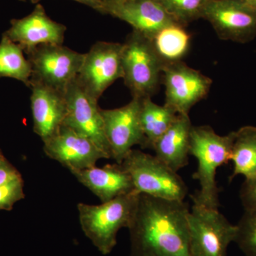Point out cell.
I'll list each match as a JSON object with an SVG mask.
<instances>
[{
  "mask_svg": "<svg viewBox=\"0 0 256 256\" xmlns=\"http://www.w3.org/2000/svg\"><path fill=\"white\" fill-rule=\"evenodd\" d=\"M186 202L140 194L129 256H192Z\"/></svg>",
  "mask_w": 256,
  "mask_h": 256,
  "instance_id": "6da1fadb",
  "label": "cell"
},
{
  "mask_svg": "<svg viewBox=\"0 0 256 256\" xmlns=\"http://www.w3.org/2000/svg\"><path fill=\"white\" fill-rule=\"evenodd\" d=\"M236 131L225 136L216 134L208 126H193L190 140V156L198 162V168L193 175L200 182V192L192 196L194 204L218 210L220 190L217 185V170L228 164Z\"/></svg>",
  "mask_w": 256,
  "mask_h": 256,
  "instance_id": "7a4b0ae2",
  "label": "cell"
},
{
  "mask_svg": "<svg viewBox=\"0 0 256 256\" xmlns=\"http://www.w3.org/2000/svg\"><path fill=\"white\" fill-rule=\"evenodd\" d=\"M139 196V194L134 191L100 205L78 204L82 232L102 255L112 252L117 245L120 230L129 228L132 224Z\"/></svg>",
  "mask_w": 256,
  "mask_h": 256,
  "instance_id": "3957f363",
  "label": "cell"
},
{
  "mask_svg": "<svg viewBox=\"0 0 256 256\" xmlns=\"http://www.w3.org/2000/svg\"><path fill=\"white\" fill-rule=\"evenodd\" d=\"M122 79L132 98L144 99L156 95L166 63L150 40L132 30L122 44Z\"/></svg>",
  "mask_w": 256,
  "mask_h": 256,
  "instance_id": "277c9868",
  "label": "cell"
},
{
  "mask_svg": "<svg viewBox=\"0 0 256 256\" xmlns=\"http://www.w3.org/2000/svg\"><path fill=\"white\" fill-rule=\"evenodd\" d=\"M121 166L130 175L139 194L178 202L188 196V188L182 178L156 156L132 150Z\"/></svg>",
  "mask_w": 256,
  "mask_h": 256,
  "instance_id": "5b68a950",
  "label": "cell"
},
{
  "mask_svg": "<svg viewBox=\"0 0 256 256\" xmlns=\"http://www.w3.org/2000/svg\"><path fill=\"white\" fill-rule=\"evenodd\" d=\"M25 54L32 66L31 85L40 84L64 94L78 76L85 58V54L64 45H40Z\"/></svg>",
  "mask_w": 256,
  "mask_h": 256,
  "instance_id": "8992f818",
  "label": "cell"
},
{
  "mask_svg": "<svg viewBox=\"0 0 256 256\" xmlns=\"http://www.w3.org/2000/svg\"><path fill=\"white\" fill-rule=\"evenodd\" d=\"M192 256H227L235 240L236 226L218 210L195 204L188 215Z\"/></svg>",
  "mask_w": 256,
  "mask_h": 256,
  "instance_id": "52a82bcc",
  "label": "cell"
},
{
  "mask_svg": "<svg viewBox=\"0 0 256 256\" xmlns=\"http://www.w3.org/2000/svg\"><path fill=\"white\" fill-rule=\"evenodd\" d=\"M122 53V44L98 42L85 54L76 80L96 100L116 80L124 78Z\"/></svg>",
  "mask_w": 256,
  "mask_h": 256,
  "instance_id": "ba28073f",
  "label": "cell"
},
{
  "mask_svg": "<svg viewBox=\"0 0 256 256\" xmlns=\"http://www.w3.org/2000/svg\"><path fill=\"white\" fill-rule=\"evenodd\" d=\"M162 82L164 106L181 114H188L194 106L206 98L213 84L212 79L182 60L165 64Z\"/></svg>",
  "mask_w": 256,
  "mask_h": 256,
  "instance_id": "9c48e42d",
  "label": "cell"
},
{
  "mask_svg": "<svg viewBox=\"0 0 256 256\" xmlns=\"http://www.w3.org/2000/svg\"><path fill=\"white\" fill-rule=\"evenodd\" d=\"M66 100L67 111L64 126L90 140L108 159L112 158L98 100L89 96L76 78L67 89Z\"/></svg>",
  "mask_w": 256,
  "mask_h": 256,
  "instance_id": "30bf717a",
  "label": "cell"
},
{
  "mask_svg": "<svg viewBox=\"0 0 256 256\" xmlns=\"http://www.w3.org/2000/svg\"><path fill=\"white\" fill-rule=\"evenodd\" d=\"M142 99L132 98L124 107L102 110L106 138L110 146L112 158L121 164L134 146L146 149V140L141 127Z\"/></svg>",
  "mask_w": 256,
  "mask_h": 256,
  "instance_id": "8fae6325",
  "label": "cell"
},
{
  "mask_svg": "<svg viewBox=\"0 0 256 256\" xmlns=\"http://www.w3.org/2000/svg\"><path fill=\"white\" fill-rule=\"evenodd\" d=\"M203 18L224 41L247 44L256 38V11L244 0H213Z\"/></svg>",
  "mask_w": 256,
  "mask_h": 256,
  "instance_id": "7c38bea8",
  "label": "cell"
},
{
  "mask_svg": "<svg viewBox=\"0 0 256 256\" xmlns=\"http://www.w3.org/2000/svg\"><path fill=\"white\" fill-rule=\"evenodd\" d=\"M44 144L46 156L70 172L94 168L99 160H108L92 141L64 124L55 136Z\"/></svg>",
  "mask_w": 256,
  "mask_h": 256,
  "instance_id": "4fadbf2b",
  "label": "cell"
},
{
  "mask_svg": "<svg viewBox=\"0 0 256 256\" xmlns=\"http://www.w3.org/2000/svg\"><path fill=\"white\" fill-rule=\"evenodd\" d=\"M66 30L65 25L48 16L40 3L28 16L12 20L11 28L4 34L26 54L40 45H63Z\"/></svg>",
  "mask_w": 256,
  "mask_h": 256,
  "instance_id": "5bb4252c",
  "label": "cell"
},
{
  "mask_svg": "<svg viewBox=\"0 0 256 256\" xmlns=\"http://www.w3.org/2000/svg\"><path fill=\"white\" fill-rule=\"evenodd\" d=\"M30 88L34 132L45 142L63 126L67 111L66 94L40 84H32Z\"/></svg>",
  "mask_w": 256,
  "mask_h": 256,
  "instance_id": "9a60e30c",
  "label": "cell"
},
{
  "mask_svg": "<svg viewBox=\"0 0 256 256\" xmlns=\"http://www.w3.org/2000/svg\"><path fill=\"white\" fill-rule=\"evenodd\" d=\"M107 15L128 23L151 41L164 28L178 24L156 0H130L111 8Z\"/></svg>",
  "mask_w": 256,
  "mask_h": 256,
  "instance_id": "2e32d148",
  "label": "cell"
},
{
  "mask_svg": "<svg viewBox=\"0 0 256 256\" xmlns=\"http://www.w3.org/2000/svg\"><path fill=\"white\" fill-rule=\"evenodd\" d=\"M102 203L134 191L132 178L121 164H107L72 172Z\"/></svg>",
  "mask_w": 256,
  "mask_h": 256,
  "instance_id": "e0dca14e",
  "label": "cell"
},
{
  "mask_svg": "<svg viewBox=\"0 0 256 256\" xmlns=\"http://www.w3.org/2000/svg\"><path fill=\"white\" fill-rule=\"evenodd\" d=\"M192 128L188 114H178L153 148L156 158L176 172L188 165Z\"/></svg>",
  "mask_w": 256,
  "mask_h": 256,
  "instance_id": "ac0fdd59",
  "label": "cell"
},
{
  "mask_svg": "<svg viewBox=\"0 0 256 256\" xmlns=\"http://www.w3.org/2000/svg\"><path fill=\"white\" fill-rule=\"evenodd\" d=\"M178 116L168 106L156 105L152 98L142 99L140 118L146 140V149L153 150L158 140L171 127Z\"/></svg>",
  "mask_w": 256,
  "mask_h": 256,
  "instance_id": "d6986e66",
  "label": "cell"
},
{
  "mask_svg": "<svg viewBox=\"0 0 256 256\" xmlns=\"http://www.w3.org/2000/svg\"><path fill=\"white\" fill-rule=\"evenodd\" d=\"M230 161L234 171L229 182L238 175L250 178L256 176V127L244 126L236 131Z\"/></svg>",
  "mask_w": 256,
  "mask_h": 256,
  "instance_id": "ffe728a7",
  "label": "cell"
},
{
  "mask_svg": "<svg viewBox=\"0 0 256 256\" xmlns=\"http://www.w3.org/2000/svg\"><path fill=\"white\" fill-rule=\"evenodd\" d=\"M32 66L22 48L4 34L0 42V78H10L31 86Z\"/></svg>",
  "mask_w": 256,
  "mask_h": 256,
  "instance_id": "44dd1931",
  "label": "cell"
},
{
  "mask_svg": "<svg viewBox=\"0 0 256 256\" xmlns=\"http://www.w3.org/2000/svg\"><path fill=\"white\" fill-rule=\"evenodd\" d=\"M152 42L165 63L180 62L190 50L191 35L186 28L175 24L163 30Z\"/></svg>",
  "mask_w": 256,
  "mask_h": 256,
  "instance_id": "7402d4cb",
  "label": "cell"
},
{
  "mask_svg": "<svg viewBox=\"0 0 256 256\" xmlns=\"http://www.w3.org/2000/svg\"><path fill=\"white\" fill-rule=\"evenodd\" d=\"M163 9L178 24L184 28L203 18L208 5L213 0H156Z\"/></svg>",
  "mask_w": 256,
  "mask_h": 256,
  "instance_id": "603a6c76",
  "label": "cell"
},
{
  "mask_svg": "<svg viewBox=\"0 0 256 256\" xmlns=\"http://www.w3.org/2000/svg\"><path fill=\"white\" fill-rule=\"evenodd\" d=\"M236 226L234 242L246 256H256V213L245 212Z\"/></svg>",
  "mask_w": 256,
  "mask_h": 256,
  "instance_id": "cb8c5ba5",
  "label": "cell"
},
{
  "mask_svg": "<svg viewBox=\"0 0 256 256\" xmlns=\"http://www.w3.org/2000/svg\"><path fill=\"white\" fill-rule=\"evenodd\" d=\"M23 178L0 186V210L10 212L15 204L25 198Z\"/></svg>",
  "mask_w": 256,
  "mask_h": 256,
  "instance_id": "d4e9b609",
  "label": "cell"
},
{
  "mask_svg": "<svg viewBox=\"0 0 256 256\" xmlns=\"http://www.w3.org/2000/svg\"><path fill=\"white\" fill-rule=\"evenodd\" d=\"M240 198L246 212L256 213V176L246 178L242 184Z\"/></svg>",
  "mask_w": 256,
  "mask_h": 256,
  "instance_id": "484cf974",
  "label": "cell"
},
{
  "mask_svg": "<svg viewBox=\"0 0 256 256\" xmlns=\"http://www.w3.org/2000/svg\"><path fill=\"white\" fill-rule=\"evenodd\" d=\"M22 178L20 172L6 158L0 160V186Z\"/></svg>",
  "mask_w": 256,
  "mask_h": 256,
  "instance_id": "4316f807",
  "label": "cell"
},
{
  "mask_svg": "<svg viewBox=\"0 0 256 256\" xmlns=\"http://www.w3.org/2000/svg\"><path fill=\"white\" fill-rule=\"evenodd\" d=\"M42 1V0H31V2L32 4L36 5L40 4ZM72 1L86 5L100 14H104V5H102L101 0H72Z\"/></svg>",
  "mask_w": 256,
  "mask_h": 256,
  "instance_id": "83f0119b",
  "label": "cell"
},
{
  "mask_svg": "<svg viewBox=\"0 0 256 256\" xmlns=\"http://www.w3.org/2000/svg\"><path fill=\"white\" fill-rule=\"evenodd\" d=\"M101 1H102V5H104V14L107 15L108 12L111 8H114V6L130 1V0H101Z\"/></svg>",
  "mask_w": 256,
  "mask_h": 256,
  "instance_id": "f1b7e54d",
  "label": "cell"
},
{
  "mask_svg": "<svg viewBox=\"0 0 256 256\" xmlns=\"http://www.w3.org/2000/svg\"><path fill=\"white\" fill-rule=\"evenodd\" d=\"M244 1L256 11V0H244Z\"/></svg>",
  "mask_w": 256,
  "mask_h": 256,
  "instance_id": "f546056e",
  "label": "cell"
},
{
  "mask_svg": "<svg viewBox=\"0 0 256 256\" xmlns=\"http://www.w3.org/2000/svg\"><path fill=\"white\" fill-rule=\"evenodd\" d=\"M3 158H4V154H3V153L0 150V160L2 159Z\"/></svg>",
  "mask_w": 256,
  "mask_h": 256,
  "instance_id": "4dcf8cb0",
  "label": "cell"
},
{
  "mask_svg": "<svg viewBox=\"0 0 256 256\" xmlns=\"http://www.w3.org/2000/svg\"><path fill=\"white\" fill-rule=\"evenodd\" d=\"M20 1H21V2H26V0H20Z\"/></svg>",
  "mask_w": 256,
  "mask_h": 256,
  "instance_id": "1f68e13d",
  "label": "cell"
}]
</instances>
